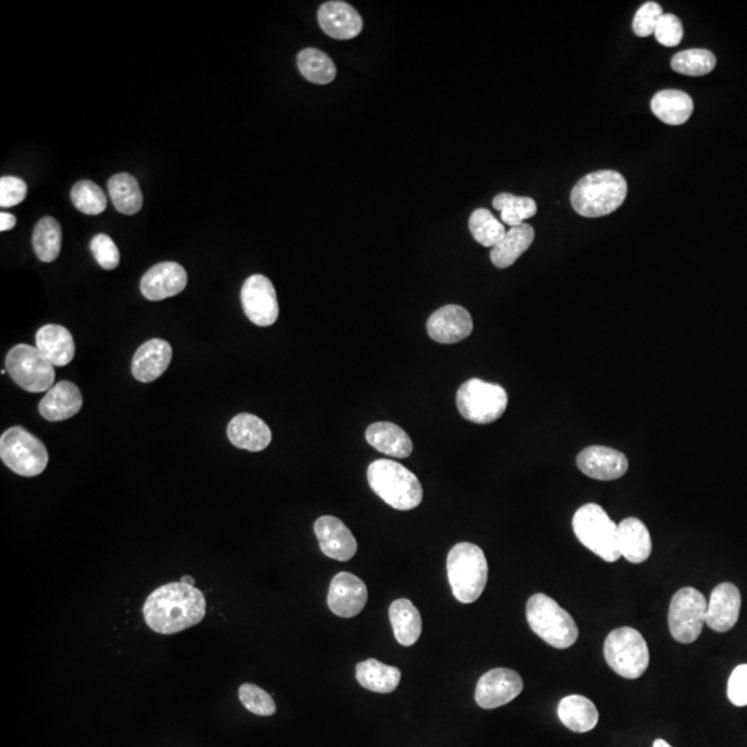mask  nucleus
<instances>
[{"label":"nucleus","instance_id":"f257e3e1","mask_svg":"<svg viewBox=\"0 0 747 747\" xmlns=\"http://www.w3.org/2000/svg\"><path fill=\"white\" fill-rule=\"evenodd\" d=\"M207 613V599L197 587L187 584H165L147 597L143 616L154 633L172 635L202 622Z\"/></svg>","mask_w":747,"mask_h":747},{"label":"nucleus","instance_id":"f03ea898","mask_svg":"<svg viewBox=\"0 0 747 747\" xmlns=\"http://www.w3.org/2000/svg\"><path fill=\"white\" fill-rule=\"evenodd\" d=\"M626 179L622 173L599 171L584 176L572 190V207L586 218H601L620 208L627 197Z\"/></svg>","mask_w":747,"mask_h":747},{"label":"nucleus","instance_id":"7ed1b4c3","mask_svg":"<svg viewBox=\"0 0 747 747\" xmlns=\"http://www.w3.org/2000/svg\"><path fill=\"white\" fill-rule=\"evenodd\" d=\"M367 479L373 492L395 510H414L424 497L417 476L396 461H374L368 467Z\"/></svg>","mask_w":747,"mask_h":747},{"label":"nucleus","instance_id":"20e7f679","mask_svg":"<svg viewBox=\"0 0 747 747\" xmlns=\"http://www.w3.org/2000/svg\"><path fill=\"white\" fill-rule=\"evenodd\" d=\"M447 576L457 601L461 604L478 601L489 576L485 552L476 544H456L447 555Z\"/></svg>","mask_w":747,"mask_h":747},{"label":"nucleus","instance_id":"39448f33","mask_svg":"<svg viewBox=\"0 0 747 747\" xmlns=\"http://www.w3.org/2000/svg\"><path fill=\"white\" fill-rule=\"evenodd\" d=\"M530 629L557 649H568L579 638L575 619L546 594H534L526 605Z\"/></svg>","mask_w":747,"mask_h":747},{"label":"nucleus","instance_id":"423d86ee","mask_svg":"<svg viewBox=\"0 0 747 747\" xmlns=\"http://www.w3.org/2000/svg\"><path fill=\"white\" fill-rule=\"evenodd\" d=\"M573 532L584 547L605 562L613 564L622 554L619 550V525L598 504H586L573 516Z\"/></svg>","mask_w":747,"mask_h":747},{"label":"nucleus","instance_id":"0eeeda50","mask_svg":"<svg viewBox=\"0 0 747 747\" xmlns=\"http://www.w3.org/2000/svg\"><path fill=\"white\" fill-rule=\"evenodd\" d=\"M604 655L609 667L627 680H637L649 666L647 641L631 627H620L606 637Z\"/></svg>","mask_w":747,"mask_h":747},{"label":"nucleus","instance_id":"6e6552de","mask_svg":"<svg viewBox=\"0 0 747 747\" xmlns=\"http://www.w3.org/2000/svg\"><path fill=\"white\" fill-rule=\"evenodd\" d=\"M456 402L461 417L474 424L486 425L503 417L508 395L503 386L472 378L460 386Z\"/></svg>","mask_w":747,"mask_h":747},{"label":"nucleus","instance_id":"1a4fd4ad","mask_svg":"<svg viewBox=\"0 0 747 747\" xmlns=\"http://www.w3.org/2000/svg\"><path fill=\"white\" fill-rule=\"evenodd\" d=\"M0 458L14 474L27 478L41 475L49 463L45 445L21 427H13L3 433L0 438Z\"/></svg>","mask_w":747,"mask_h":747},{"label":"nucleus","instance_id":"9d476101","mask_svg":"<svg viewBox=\"0 0 747 747\" xmlns=\"http://www.w3.org/2000/svg\"><path fill=\"white\" fill-rule=\"evenodd\" d=\"M7 373L18 386L32 393L48 392L53 388L54 366L31 345L14 346L6 356Z\"/></svg>","mask_w":747,"mask_h":747},{"label":"nucleus","instance_id":"9b49d317","mask_svg":"<svg viewBox=\"0 0 747 747\" xmlns=\"http://www.w3.org/2000/svg\"><path fill=\"white\" fill-rule=\"evenodd\" d=\"M707 601L694 587L678 590L671 599L669 629L671 637L680 644H692L702 634L706 624Z\"/></svg>","mask_w":747,"mask_h":747},{"label":"nucleus","instance_id":"f8f14e48","mask_svg":"<svg viewBox=\"0 0 747 747\" xmlns=\"http://www.w3.org/2000/svg\"><path fill=\"white\" fill-rule=\"evenodd\" d=\"M245 316L258 327H270L279 319V301L272 281L262 274L249 277L241 290Z\"/></svg>","mask_w":747,"mask_h":747},{"label":"nucleus","instance_id":"ddd939ff","mask_svg":"<svg viewBox=\"0 0 747 747\" xmlns=\"http://www.w3.org/2000/svg\"><path fill=\"white\" fill-rule=\"evenodd\" d=\"M523 691V680L510 669H493L478 681L475 700L482 709L492 710L507 705Z\"/></svg>","mask_w":747,"mask_h":747},{"label":"nucleus","instance_id":"4468645a","mask_svg":"<svg viewBox=\"0 0 747 747\" xmlns=\"http://www.w3.org/2000/svg\"><path fill=\"white\" fill-rule=\"evenodd\" d=\"M366 584L352 573L341 572L331 580L327 604L332 613L339 617H355L367 604Z\"/></svg>","mask_w":747,"mask_h":747},{"label":"nucleus","instance_id":"2eb2a0df","mask_svg":"<svg viewBox=\"0 0 747 747\" xmlns=\"http://www.w3.org/2000/svg\"><path fill=\"white\" fill-rule=\"evenodd\" d=\"M577 467L588 478L609 482L626 475L629 460L619 450L611 447L591 446L580 451Z\"/></svg>","mask_w":747,"mask_h":747},{"label":"nucleus","instance_id":"dca6fc26","mask_svg":"<svg viewBox=\"0 0 747 747\" xmlns=\"http://www.w3.org/2000/svg\"><path fill=\"white\" fill-rule=\"evenodd\" d=\"M427 330L429 337L439 344H457L472 334L474 321L463 306L447 305L429 317Z\"/></svg>","mask_w":747,"mask_h":747},{"label":"nucleus","instance_id":"f3484780","mask_svg":"<svg viewBox=\"0 0 747 747\" xmlns=\"http://www.w3.org/2000/svg\"><path fill=\"white\" fill-rule=\"evenodd\" d=\"M741 608L739 588L731 583L718 584L707 604L706 624L716 633H727L738 623Z\"/></svg>","mask_w":747,"mask_h":747},{"label":"nucleus","instance_id":"a211bd4d","mask_svg":"<svg viewBox=\"0 0 747 747\" xmlns=\"http://www.w3.org/2000/svg\"><path fill=\"white\" fill-rule=\"evenodd\" d=\"M315 533L321 551L335 561L346 562L355 557L357 541L341 519L321 516L315 523Z\"/></svg>","mask_w":747,"mask_h":747},{"label":"nucleus","instance_id":"6ab92c4d","mask_svg":"<svg viewBox=\"0 0 747 747\" xmlns=\"http://www.w3.org/2000/svg\"><path fill=\"white\" fill-rule=\"evenodd\" d=\"M317 20L324 34L338 41H348L362 34L363 18L349 3L334 0L320 6Z\"/></svg>","mask_w":747,"mask_h":747},{"label":"nucleus","instance_id":"aec40b11","mask_svg":"<svg viewBox=\"0 0 747 747\" xmlns=\"http://www.w3.org/2000/svg\"><path fill=\"white\" fill-rule=\"evenodd\" d=\"M187 273L176 262H162L151 267L144 274L140 290L144 298L150 301H162V299L176 297L186 288Z\"/></svg>","mask_w":747,"mask_h":747},{"label":"nucleus","instance_id":"412c9836","mask_svg":"<svg viewBox=\"0 0 747 747\" xmlns=\"http://www.w3.org/2000/svg\"><path fill=\"white\" fill-rule=\"evenodd\" d=\"M172 356V346L168 342L164 339H150L133 356V377L144 384L158 380L168 370Z\"/></svg>","mask_w":747,"mask_h":747},{"label":"nucleus","instance_id":"4be33fe9","mask_svg":"<svg viewBox=\"0 0 747 747\" xmlns=\"http://www.w3.org/2000/svg\"><path fill=\"white\" fill-rule=\"evenodd\" d=\"M82 404V393L78 386L70 381H61L43 396L39 413L48 421H64L77 415Z\"/></svg>","mask_w":747,"mask_h":747},{"label":"nucleus","instance_id":"5701e85b","mask_svg":"<svg viewBox=\"0 0 747 747\" xmlns=\"http://www.w3.org/2000/svg\"><path fill=\"white\" fill-rule=\"evenodd\" d=\"M230 442L238 449L262 451L272 442V431L265 421L252 414H238L227 428Z\"/></svg>","mask_w":747,"mask_h":747},{"label":"nucleus","instance_id":"b1692460","mask_svg":"<svg viewBox=\"0 0 747 747\" xmlns=\"http://www.w3.org/2000/svg\"><path fill=\"white\" fill-rule=\"evenodd\" d=\"M36 348L53 366H67L75 356V342L66 327L48 324L36 332Z\"/></svg>","mask_w":747,"mask_h":747},{"label":"nucleus","instance_id":"393cba45","mask_svg":"<svg viewBox=\"0 0 747 747\" xmlns=\"http://www.w3.org/2000/svg\"><path fill=\"white\" fill-rule=\"evenodd\" d=\"M368 445L386 456L407 458L413 453L410 436L392 422H375L366 431Z\"/></svg>","mask_w":747,"mask_h":747},{"label":"nucleus","instance_id":"a878e982","mask_svg":"<svg viewBox=\"0 0 747 747\" xmlns=\"http://www.w3.org/2000/svg\"><path fill=\"white\" fill-rule=\"evenodd\" d=\"M619 550L631 564H642L651 557L652 539L644 522L627 518L619 523Z\"/></svg>","mask_w":747,"mask_h":747},{"label":"nucleus","instance_id":"bb28decb","mask_svg":"<svg viewBox=\"0 0 747 747\" xmlns=\"http://www.w3.org/2000/svg\"><path fill=\"white\" fill-rule=\"evenodd\" d=\"M558 717L566 728L579 734L593 731L599 721L597 706L581 695H569L562 699L558 705Z\"/></svg>","mask_w":747,"mask_h":747},{"label":"nucleus","instance_id":"cd10ccee","mask_svg":"<svg viewBox=\"0 0 747 747\" xmlns=\"http://www.w3.org/2000/svg\"><path fill=\"white\" fill-rule=\"evenodd\" d=\"M652 113L667 125L685 124L694 113V100L681 90L667 89L656 93L651 101Z\"/></svg>","mask_w":747,"mask_h":747},{"label":"nucleus","instance_id":"c85d7f7f","mask_svg":"<svg viewBox=\"0 0 747 747\" xmlns=\"http://www.w3.org/2000/svg\"><path fill=\"white\" fill-rule=\"evenodd\" d=\"M534 241V229L523 223L521 226L511 227L503 240L492 248L490 259L498 269H507L518 261L519 256L525 254Z\"/></svg>","mask_w":747,"mask_h":747},{"label":"nucleus","instance_id":"c756f323","mask_svg":"<svg viewBox=\"0 0 747 747\" xmlns=\"http://www.w3.org/2000/svg\"><path fill=\"white\" fill-rule=\"evenodd\" d=\"M357 682L377 694H391L399 687L402 673L398 667L388 666L375 659H367L356 666Z\"/></svg>","mask_w":747,"mask_h":747},{"label":"nucleus","instance_id":"7c9ffc66","mask_svg":"<svg viewBox=\"0 0 747 747\" xmlns=\"http://www.w3.org/2000/svg\"><path fill=\"white\" fill-rule=\"evenodd\" d=\"M389 619H391L393 633H395L399 644L404 645V647H411L420 640L421 615L410 599H396L389 608Z\"/></svg>","mask_w":747,"mask_h":747},{"label":"nucleus","instance_id":"2f4dec72","mask_svg":"<svg viewBox=\"0 0 747 747\" xmlns=\"http://www.w3.org/2000/svg\"><path fill=\"white\" fill-rule=\"evenodd\" d=\"M108 193L115 209L124 215H136L143 207L139 183L129 173H118L108 180Z\"/></svg>","mask_w":747,"mask_h":747},{"label":"nucleus","instance_id":"473e14b6","mask_svg":"<svg viewBox=\"0 0 747 747\" xmlns=\"http://www.w3.org/2000/svg\"><path fill=\"white\" fill-rule=\"evenodd\" d=\"M60 223L56 219L43 218L36 223L34 234H32V245L39 261L50 263L59 258L61 251Z\"/></svg>","mask_w":747,"mask_h":747},{"label":"nucleus","instance_id":"72a5a7b5","mask_svg":"<svg viewBox=\"0 0 747 747\" xmlns=\"http://www.w3.org/2000/svg\"><path fill=\"white\" fill-rule=\"evenodd\" d=\"M298 68L302 77L316 85H327L337 77V67L319 49H305L298 54Z\"/></svg>","mask_w":747,"mask_h":747},{"label":"nucleus","instance_id":"f704fd0d","mask_svg":"<svg viewBox=\"0 0 747 747\" xmlns=\"http://www.w3.org/2000/svg\"><path fill=\"white\" fill-rule=\"evenodd\" d=\"M493 207L501 212L504 225L516 227L523 225V220L537 214V204L530 197H516L514 194L501 193L494 197Z\"/></svg>","mask_w":747,"mask_h":747},{"label":"nucleus","instance_id":"c9c22d12","mask_svg":"<svg viewBox=\"0 0 747 747\" xmlns=\"http://www.w3.org/2000/svg\"><path fill=\"white\" fill-rule=\"evenodd\" d=\"M469 232L475 238L476 243L483 247L493 248L503 240L507 230L503 223L494 218L489 209L479 208L469 218Z\"/></svg>","mask_w":747,"mask_h":747},{"label":"nucleus","instance_id":"e433bc0d","mask_svg":"<svg viewBox=\"0 0 747 747\" xmlns=\"http://www.w3.org/2000/svg\"><path fill=\"white\" fill-rule=\"evenodd\" d=\"M716 56L710 50L689 49L677 53L671 60V68L678 74L689 77H702L709 74L716 67Z\"/></svg>","mask_w":747,"mask_h":747},{"label":"nucleus","instance_id":"4c0bfd02","mask_svg":"<svg viewBox=\"0 0 747 747\" xmlns=\"http://www.w3.org/2000/svg\"><path fill=\"white\" fill-rule=\"evenodd\" d=\"M71 200L75 208L85 215H100L107 208L106 194L90 180H81L72 187Z\"/></svg>","mask_w":747,"mask_h":747},{"label":"nucleus","instance_id":"58836bf2","mask_svg":"<svg viewBox=\"0 0 747 747\" xmlns=\"http://www.w3.org/2000/svg\"><path fill=\"white\" fill-rule=\"evenodd\" d=\"M238 698L248 712L256 716L270 717L276 713V702L265 689L255 684H244L238 689Z\"/></svg>","mask_w":747,"mask_h":747},{"label":"nucleus","instance_id":"ea45409f","mask_svg":"<svg viewBox=\"0 0 747 747\" xmlns=\"http://www.w3.org/2000/svg\"><path fill=\"white\" fill-rule=\"evenodd\" d=\"M663 16L662 7L656 2L644 3L635 13L633 21L634 34L640 38H647L655 34L660 18Z\"/></svg>","mask_w":747,"mask_h":747},{"label":"nucleus","instance_id":"a19ab883","mask_svg":"<svg viewBox=\"0 0 747 747\" xmlns=\"http://www.w3.org/2000/svg\"><path fill=\"white\" fill-rule=\"evenodd\" d=\"M90 249L92 254L95 256L97 263L103 269L114 270L119 266V251L117 245H115L113 238L107 236V234H97L90 243Z\"/></svg>","mask_w":747,"mask_h":747},{"label":"nucleus","instance_id":"79ce46f5","mask_svg":"<svg viewBox=\"0 0 747 747\" xmlns=\"http://www.w3.org/2000/svg\"><path fill=\"white\" fill-rule=\"evenodd\" d=\"M653 35L660 45L666 46V48H674V46L680 45L682 38H684V27H682L680 18L674 16V14H663Z\"/></svg>","mask_w":747,"mask_h":747},{"label":"nucleus","instance_id":"37998d69","mask_svg":"<svg viewBox=\"0 0 747 747\" xmlns=\"http://www.w3.org/2000/svg\"><path fill=\"white\" fill-rule=\"evenodd\" d=\"M27 183L16 176H3L0 179V207L12 208L27 197Z\"/></svg>","mask_w":747,"mask_h":747},{"label":"nucleus","instance_id":"c03bdc74","mask_svg":"<svg viewBox=\"0 0 747 747\" xmlns=\"http://www.w3.org/2000/svg\"><path fill=\"white\" fill-rule=\"evenodd\" d=\"M727 692L732 705L747 706V664H741L732 671Z\"/></svg>","mask_w":747,"mask_h":747},{"label":"nucleus","instance_id":"a18cd8bd","mask_svg":"<svg viewBox=\"0 0 747 747\" xmlns=\"http://www.w3.org/2000/svg\"><path fill=\"white\" fill-rule=\"evenodd\" d=\"M16 225V216L12 214H6V212H2V214H0V232H9V230H12Z\"/></svg>","mask_w":747,"mask_h":747},{"label":"nucleus","instance_id":"49530a36","mask_svg":"<svg viewBox=\"0 0 747 747\" xmlns=\"http://www.w3.org/2000/svg\"><path fill=\"white\" fill-rule=\"evenodd\" d=\"M180 583L187 584V586H194V584H196V579L189 575H184L182 579H180Z\"/></svg>","mask_w":747,"mask_h":747},{"label":"nucleus","instance_id":"de8ad7c7","mask_svg":"<svg viewBox=\"0 0 747 747\" xmlns=\"http://www.w3.org/2000/svg\"><path fill=\"white\" fill-rule=\"evenodd\" d=\"M652 747H673V746L669 745V743H667L666 741H663V739H656Z\"/></svg>","mask_w":747,"mask_h":747}]
</instances>
